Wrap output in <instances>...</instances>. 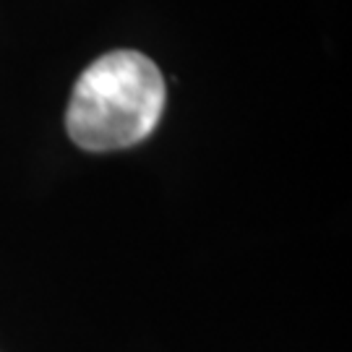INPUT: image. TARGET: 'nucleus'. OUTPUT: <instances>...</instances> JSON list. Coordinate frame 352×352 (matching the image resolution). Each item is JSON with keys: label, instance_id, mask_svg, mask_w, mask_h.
Instances as JSON below:
<instances>
[{"label": "nucleus", "instance_id": "f257e3e1", "mask_svg": "<svg viewBox=\"0 0 352 352\" xmlns=\"http://www.w3.org/2000/svg\"><path fill=\"white\" fill-rule=\"evenodd\" d=\"M167 100L162 71L136 50L97 58L78 76L68 110V136L87 151L128 149L151 136Z\"/></svg>", "mask_w": 352, "mask_h": 352}]
</instances>
